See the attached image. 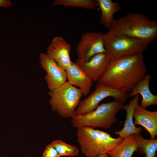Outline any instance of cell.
Wrapping results in <instances>:
<instances>
[{
	"label": "cell",
	"instance_id": "cell-1",
	"mask_svg": "<svg viewBox=\"0 0 157 157\" xmlns=\"http://www.w3.org/2000/svg\"><path fill=\"white\" fill-rule=\"evenodd\" d=\"M142 53L123 56L110 60L99 83L126 94L146 75Z\"/></svg>",
	"mask_w": 157,
	"mask_h": 157
},
{
	"label": "cell",
	"instance_id": "cell-15",
	"mask_svg": "<svg viewBox=\"0 0 157 157\" xmlns=\"http://www.w3.org/2000/svg\"><path fill=\"white\" fill-rule=\"evenodd\" d=\"M139 95L135 96L128 104L124 105L122 109L126 112V119L123 128L120 131H115V133L124 138L128 135L132 134L140 135V133L142 131L141 127H136L134 124L133 121V113L136 105L138 104Z\"/></svg>",
	"mask_w": 157,
	"mask_h": 157
},
{
	"label": "cell",
	"instance_id": "cell-2",
	"mask_svg": "<svg viewBox=\"0 0 157 157\" xmlns=\"http://www.w3.org/2000/svg\"><path fill=\"white\" fill-rule=\"evenodd\" d=\"M108 28L104 36H126L150 42L157 37V21L140 13L129 12L124 17L114 19Z\"/></svg>",
	"mask_w": 157,
	"mask_h": 157
},
{
	"label": "cell",
	"instance_id": "cell-8",
	"mask_svg": "<svg viewBox=\"0 0 157 157\" xmlns=\"http://www.w3.org/2000/svg\"><path fill=\"white\" fill-rule=\"evenodd\" d=\"M103 35L101 33L94 32L83 34L76 49L78 59L87 62L95 55L106 52Z\"/></svg>",
	"mask_w": 157,
	"mask_h": 157
},
{
	"label": "cell",
	"instance_id": "cell-14",
	"mask_svg": "<svg viewBox=\"0 0 157 157\" xmlns=\"http://www.w3.org/2000/svg\"><path fill=\"white\" fill-rule=\"evenodd\" d=\"M151 76L146 74L144 77L136 85L127 96V98L140 94L142 99L140 106L145 109L152 105H157V95H154L150 91L149 86Z\"/></svg>",
	"mask_w": 157,
	"mask_h": 157
},
{
	"label": "cell",
	"instance_id": "cell-10",
	"mask_svg": "<svg viewBox=\"0 0 157 157\" xmlns=\"http://www.w3.org/2000/svg\"><path fill=\"white\" fill-rule=\"evenodd\" d=\"M71 45L61 36L54 37L47 49V53L65 71L72 61L70 57Z\"/></svg>",
	"mask_w": 157,
	"mask_h": 157
},
{
	"label": "cell",
	"instance_id": "cell-19",
	"mask_svg": "<svg viewBox=\"0 0 157 157\" xmlns=\"http://www.w3.org/2000/svg\"><path fill=\"white\" fill-rule=\"evenodd\" d=\"M97 3L96 0H56L51 6H70L91 10L96 8Z\"/></svg>",
	"mask_w": 157,
	"mask_h": 157
},
{
	"label": "cell",
	"instance_id": "cell-11",
	"mask_svg": "<svg viewBox=\"0 0 157 157\" xmlns=\"http://www.w3.org/2000/svg\"><path fill=\"white\" fill-rule=\"evenodd\" d=\"M110 59L106 52L98 53L88 62L77 59L76 63L92 81H99L105 72Z\"/></svg>",
	"mask_w": 157,
	"mask_h": 157
},
{
	"label": "cell",
	"instance_id": "cell-20",
	"mask_svg": "<svg viewBox=\"0 0 157 157\" xmlns=\"http://www.w3.org/2000/svg\"><path fill=\"white\" fill-rule=\"evenodd\" d=\"M50 144L56 149L60 156H74L78 154V150L76 147L61 140L53 141Z\"/></svg>",
	"mask_w": 157,
	"mask_h": 157
},
{
	"label": "cell",
	"instance_id": "cell-18",
	"mask_svg": "<svg viewBox=\"0 0 157 157\" xmlns=\"http://www.w3.org/2000/svg\"><path fill=\"white\" fill-rule=\"evenodd\" d=\"M134 134L138 152L146 154L145 157H156L157 139H148L140 135Z\"/></svg>",
	"mask_w": 157,
	"mask_h": 157
},
{
	"label": "cell",
	"instance_id": "cell-22",
	"mask_svg": "<svg viewBox=\"0 0 157 157\" xmlns=\"http://www.w3.org/2000/svg\"><path fill=\"white\" fill-rule=\"evenodd\" d=\"M13 3L9 0H0V7L5 8H8Z\"/></svg>",
	"mask_w": 157,
	"mask_h": 157
},
{
	"label": "cell",
	"instance_id": "cell-21",
	"mask_svg": "<svg viewBox=\"0 0 157 157\" xmlns=\"http://www.w3.org/2000/svg\"><path fill=\"white\" fill-rule=\"evenodd\" d=\"M60 157L56 149L50 144L46 147L43 153L42 157Z\"/></svg>",
	"mask_w": 157,
	"mask_h": 157
},
{
	"label": "cell",
	"instance_id": "cell-12",
	"mask_svg": "<svg viewBox=\"0 0 157 157\" xmlns=\"http://www.w3.org/2000/svg\"><path fill=\"white\" fill-rule=\"evenodd\" d=\"M65 72L68 82L74 86L79 87L83 96H87L92 84L91 79L76 63L72 62Z\"/></svg>",
	"mask_w": 157,
	"mask_h": 157
},
{
	"label": "cell",
	"instance_id": "cell-4",
	"mask_svg": "<svg viewBox=\"0 0 157 157\" xmlns=\"http://www.w3.org/2000/svg\"><path fill=\"white\" fill-rule=\"evenodd\" d=\"M124 103L115 100L102 104L91 112L78 116H74L71 119L72 126L76 128L86 126L109 129L117 121V115L122 109Z\"/></svg>",
	"mask_w": 157,
	"mask_h": 157
},
{
	"label": "cell",
	"instance_id": "cell-5",
	"mask_svg": "<svg viewBox=\"0 0 157 157\" xmlns=\"http://www.w3.org/2000/svg\"><path fill=\"white\" fill-rule=\"evenodd\" d=\"M51 98L49 102L53 111L62 117L71 118L83 95L82 91L71 84L65 82L61 86L48 92Z\"/></svg>",
	"mask_w": 157,
	"mask_h": 157
},
{
	"label": "cell",
	"instance_id": "cell-23",
	"mask_svg": "<svg viewBox=\"0 0 157 157\" xmlns=\"http://www.w3.org/2000/svg\"><path fill=\"white\" fill-rule=\"evenodd\" d=\"M94 157H111L107 153L100 154Z\"/></svg>",
	"mask_w": 157,
	"mask_h": 157
},
{
	"label": "cell",
	"instance_id": "cell-17",
	"mask_svg": "<svg viewBox=\"0 0 157 157\" xmlns=\"http://www.w3.org/2000/svg\"><path fill=\"white\" fill-rule=\"evenodd\" d=\"M138 152L134 134L126 137L115 148L108 152L111 157H131L133 153Z\"/></svg>",
	"mask_w": 157,
	"mask_h": 157
},
{
	"label": "cell",
	"instance_id": "cell-9",
	"mask_svg": "<svg viewBox=\"0 0 157 157\" xmlns=\"http://www.w3.org/2000/svg\"><path fill=\"white\" fill-rule=\"evenodd\" d=\"M39 60L41 67L46 72L44 79L50 91L57 88L66 82L65 71L47 53H40Z\"/></svg>",
	"mask_w": 157,
	"mask_h": 157
},
{
	"label": "cell",
	"instance_id": "cell-7",
	"mask_svg": "<svg viewBox=\"0 0 157 157\" xmlns=\"http://www.w3.org/2000/svg\"><path fill=\"white\" fill-rule=\"evenodd\" d=\"M108 97H113L115 100L124 103L127 98L126 94L98 82L93 92L87 98L80 101L75 111L74 116H78L93 111L98 106L102 100Z\"/></svg>",
	"mask_w": 157,
	"mask_h": 157
},
{
	"label": "cell",
	"instance_id": "cell-13",
	"mask_svg": "<svg viewBox=\"0 0 157 157\" xmlns=\"http://www.w3.org/2000/svg\"><path fill=\"white\" fill-rule=\"evenodd\" d=\"M134 125L144 127L149 133L151 139H154L157 135V111H150L138 104L133 113Z\"/></svg>",
	"mask_w": 157,
	"mask_h": 157
},
{
	"label": "cell",
	"instance_id": "cell-16",
	"mask_svg": "<svg viewBox=\"0 0 157 157\" xmlns=\"http://www.w3.org/2000/svg\"><path fill=\"white\" fill-rule=\"evenodd\" d=\"M101 11L100 23L109 28L114 20V14L121 9V6L116 1L111 0H97Z\"/></svg>",
	"mask_w": 157,
	"mask_h": 157
},
{
	"label": "cell",
	"instance_id": "cell-6",
	"mask_svg": "<svg viewBox=\"0 0 157 157\" xmlns=\"http://www.w3.org/2000/svg\"><path fill=\"white\" fill-rule=\"evenodd\" d=\"M104 47L110 60L126 55L142 53L151 42L123 36L103 35Z\"/></svg>",
	"mask_w": 157,
	"mask_h": 157
},
{
	"label": "cell",
	"instance_id": "cell-3",
	"mask_svg": "<svg viewBox=\"0 0 157 157\" xmlns=\"http://www.w3.org/2000/svg\"><path fill=\"white\" fill-rule=\"evenodd\" d=\"M77 129V140L81 149L87 157L108 153L124 140L120 136L114 138L108 133L90 127Z\"/></svg>",
	"mask_w": 157,
	"mask_h": 157
}]
</instances>
